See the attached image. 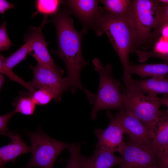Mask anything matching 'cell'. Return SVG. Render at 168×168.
Masks as SVG:
<instances>
[{
    "label": "cell",
    "mask_w": 168,
    "mask_h": 168,
    "mask_svg": "<svg viewBox=\"0 0 168 168\" xmlns=\"http://www.w3.org/2000/svg\"><path fill=\"white\" fill-rule=\"evenodd\" d=\"M124 161L122 157L117 156L113 153L97 148L91 157L81 155L80 158L81 168H111L119 165Z\"/></svg>",
    "instance_id": "obj_14"
},
{
    "label": "cell",
    "mask_w": 168,
    "mask_h": 168,
    "mask_svg": "<svg viewBox=\"0 0 168 168\" xmlns=\"http://www.w3.org/2000/svg\"><path fill=\"white\" fill-rule=\"evenodd\" d=\"M70 12L66 9L59 12L49 21L55 25L58 49L52 52L57 55L63 62L67 71L65 77L68 89L74 93L77 89L84 92L89 96L91 92L82 85L80 80L82 69L88 64L82 52V31L75 28Z\"/></svg>",
    "instance_id": "obj_1"
},
{
    "label": "cell",
    "mask_w": 168,
    "mask_h": 168,
    "mask_svg": "<svg viewBox=\"0 0 168 168\" xmlns=\"http://www.w3.org/2000/svg\"><path fill=\"white\" fill-rule=\"evenodd\" d=\"M27 135L32 154L28 163L22 168H53L58 156L70 144L53 139L41 130Z\"/></svg>",
    "instance_id": "obj_6"
},
{
    "label": "cell",
    "mask_w": 168,
    "mask_h": 168,
    "mask_svg": "<svg viewBox=\"0 0 168 168\" xmlns=\"http://www.w3.org/2000/svg\"><path fill=\"white\" fill-rule=\"evenodd\" d=\"M3 135L8 137L11 141L9 144L0 148V168H5L7 162H14L20 155L31 152L30 147L19 134L9 131Z\"/></svg>",
    "instance_id": "obj_13"
},
{
    "label": "cell",
    "mask_w": 168,
    "mask_h": 168,
    "mask_svg": "<svg viewBox=\"0 0 168 168\" xmlns=\"http://www.w3.org/2000/svg\"><path fill=\"white\" fill-rule=\"evenodd\" d=\"M168 73V63L142 64L130 65L128 70V75L136 74L142 78L148 77L163 78Z\"/></svg>",
    "instance_id": "obj_16"
},
{
    "label": "cell",
    "mask_w": 168,
    "mask_h": 168,
    "mask_svg": "<svg viewBox=\"0 0 168 168\" xmlns=\"http://www.w3.org/2000/svg\"><path fill=\"white\" fill-rule=\"evenodd\" d=\"M158 0H134L128 16L133 26L135 46L152 38L151 30L156 26L163 6Z\"/></svg>",
    "instance_id": "obj_5"
},
{
    "label": "cell",
    "mask_w": 168,
    "mask_h": 168,
    "mask_svg": "<svg viewBox=\"0 0 168 168\" xmlns=\"http://www.w3.org/2000/svg\"><path fill=\"white\" fill-rule=\"evenodd\" d=\"M80 146L75 144H70L68 147L70 154L65 168H81L80 163Z\"/></svg>",
    "instance_id": "obj_24"
},
{
    "label": "cell",
    "mask_w": 168,
    "mask_h": 168,
    "mask_svg": "<svg viewBox=\"0 0 168 168\" xmlns=\"http://www.w3.org/2000/svg\"><path fill=\"white\" fill-rule=\"evenodd\" d=\"M24 41L25 43L14 53L5 58V64L6 67L12 70L22 60L26 59L27 54L29 53L31 40L26 35Z\"/></svg>",
    "instance_id": "obj_20"
},
{
    "label": "cell",
    "mask_w": 168,
    "mask_h": 168,
    "mask_svg": "<svg viewBox=\"0 0 168 168\" xmlns=\"http://www.w3.org/2000/svg\"><path fill=\"white\" fill-rule=\"evenodd\" d=\"M161 33L162 35V37L168 40V25H166L162 28Z\"/></svg>",
    "instance_id": "obj_33"
},
{
    "label": "cell",
    "mask_w": 168,
    "mask_h": 168,
    "mask_svg": "<svg viewBox=\"0 0 168 168\" xmlns=\"http://www.w3.org/2000/svg\"><path fill=\"white\" fill-rule=\"evenodd\" d=\"M106 114L110 120L108 127L105 130L96 129L95 131L97 139L96 148L113 153L118 152L124 142V131L121 124L110 111H108Z\"/></svg>",
    "instance_id": "obj_10"
},
{
    "label": "cell",
    "mask_w": 168,
    "mask_h": 168,
    "mask_svg": "<svg viewBox=\"0 0 168 168\" xmlns=\"http://www.w3.org/2000/svg\"><path fill=\"white\" fill-rule=\"evenodd\" d=\"M15 6L6 0H0V13L3 14L7 10L14 8Z\"/></svg>",
    "instance_id": "obj_31"
},
{
    "label": "cell",
    "mask_w": 168,
    "mask_h": 168,
    "mask_svg": "<svg viewBox=\"0 0 168 168\" xmlns=\"http://www.w3.org/2000/svg\"><path fill=\"white\" fill-rule=\"evenodd\" d=\"M30 93L36 105H45L48 104L52 99L57 101H59L61 99V98L56 94L44 89H37Z\"/></svg>",
    "instance_id": "obj_22"
},
{
    "label": "cell",
    "mask_w": 168,
    "mask_h": 168,
    "mask_svg": "<svg viewBox=\"0 0 168 168\" xmlns=\"http://www.w3.org/2000/svg\"><path fill=\"white\" fill-rule=\"evenodd\" d=\"M97 0H68L63 1L81 21L82 31L85 33L89 28L93 29L101 12Z\"/></svg>",
    "instance_id": "obj_11"
},
{
    "label": "cell",
    "mask_w": 168,
    "mask_h": 168,
    "mask_svg": "<svg viewBox=\"0 0 168 168\" xmlns=\"http://www.w3.org/2000/svg\"><path fill=\"white\" fill-rule=\"evenodd\" d=\"M159 168V167H158V166H156L155 167H154L153 168Z\"/></svg>",
    "instance_id": "obj_36"
},
{
    "label": "cell",
    "mask_w": 168,
    "mask_h": 168,
    "mask_svg": "<svg viewBox=\"0 0 168 168\" xmlns=\"http://www.w3.org/2000/svg\"><path fill=\"white\" fill-rule=\"evenodd\" d=\"M133 85L142 93L157 96L159 94H168V78L151 77L143 80H136L132 77Z\"/></svg>",
    "instance_id": "obj_15"
},
{
    "label": "cell",
    "mask_w": 168,
    "mask_h": 168,
    "mask_svg": "<svg viewBox=\"0 0 168 168\" xmlns=\"http://www.w3.org/2000/svg\"><path fill=\"white\" fill-rule=\"evenodd\" d=\"M131 76L124 80L125 85L122 93L124 110L139 119L155 133L157 124L163 111L161 98L142 93L132 84Z\"/></svg>",
    "instance_id": "obj_3"
},
{
    "label": "cell",
    "mask_w": 168,
    "mask_h": 168,
    "mask_svg": "<svg viewBox=\"0 0 168 168\" xmlns=\"http://www.w3.org/2000/svg\"><path fill=\"white\" fill-rule=\"evenodd\" d=\"M137 55L138 57V62H143L151 57H156L160 58L165 61V63H168V53L165 54H160L154 51H146L138 50L137 52Z\"/></svg>",
    "instance_id": "obj_27"
},
{
    "label": "cell",
    "mask_w": 168,
    "mask_h": 168,
    "mask_svg": "<svg viewBox=\"0 0 168 168\" xmlns=\"http://www.w3.org/2000/svg\"><path fill=\"white\" fill-rule=\"evenodd\" d=\"M62 3V1L58 0H35L36 11L33 13L32 17L40 14L44 16L43 19L47 20L48 16H54L59 12L60 5Z\"/></svg>",
    "instance_id": "obj_19"
},
{
    "label": "cell",
    "mask_w": 168,
    "mask_h": 168,
    "mask_svg": "<svg viewBox=\"0 0 168 168\" xmlns=\"http://www.w3.org/2000/svg\"><path fill=\"white\" fill-rule=\"evenodd\" d=\"M154 51L162 54L168 53V40L161 37L154 46Z\"/></svg>",
    "instance_id": "obj_29"
},
{
    "label": "cell",
    "mask_w": 168,
    "mask_h": 168,
    "mask_svg": "<svg viewBox=\"0 0 168 168\" xmlns=\"http://www.w3.org/2000/svg\"><path fill=\"white\" fill-rule=\"evenodd\" d=\"M33 73V79L29 82L35 90L44 89L52 91L61 98L62 93L68 89L65 78L58 72L37 63L30 66Z\"/></svg>",
    "instance_id": "obj_8"
},
{
    "label": "cell",
    "mask_w": 168,
    "mask_h": 168,
    "mask_svg": "<svg viewBox=\"0 0 168 168\" xmlns=\"http://www.w3.org/2000/svg\"><path fill=\"white\" fill-rule=\"evenodd\" d=\"M92 63L100 77L98 91L91 114V118L95 119L100 110L111 109L120 111L124 106L120 89L121 83L113 78L111 64L104 66L97 58L93 59Z\"/></svg>",
    "instance_id": "obj_4"
},
{
    "label": "cell",
    "mask_w": 168,
    "mask_h": 168,
    "mask_svg": "<svg viewBox=\"0 0 168 168\" xmlns=\"http://www.w3.org/2000/svg\"><path fill=\"white\" fill-rule=\"evenodd\" d=\"M93 29L98 36L106 34L120 60L124 78L130 76L128 74L129 55L135 46V38L128 16H118L102 11Z\"/></svg>",
    "instance_id": "obj_2"
},
{
    "label": "cell",
    "mask_w": 168,
    "mask_h": 168,
    "mask_svg": "<svg viewBox=\"0 0 168 168\" xmlns=\"http://www.w3.org/2000/svg\"><path fill=\"white\" fill-rule=\"evenodd\" d=\"M161 99L162 105H165L167 108L166 110L164 112L168 114V94H164Z\"/></svg>",
    "instance_id": "obj_32"
},
{
    "label": "cell",
    "mask_w": 168,
    "mask_h": 168,
    "mask_svg": "<svg viewBox=\"0 0 168 168\" xmlns=\"http://www.w3.org/2000/svg\"><path fill=\"white\" fill-rule=\"evenodd\" d=\"M14 45L7 35L6 21L3 22L0 26V51L9 50L10 47Z\"/></svg>",
    "instance_id": "obj_25"
},
{
    "label": "cell",
    "mask_w": 168,
    "mask_h": 168,
    "mask_svg": "<svg viewBox=\"0 0 168 168\" xmlns=\"http://www.w3.org/2000/svg\"><path fill=\"white\" fill-rule=\"evenodd\" d=\"M167 25H168V4L162 7L157 24L152 33V38L158 35L162 28Z\"/></svg>",
    "instance_id": "obj_26"
},
{
    "label": "cell",
    "mask_w": 168,
    "mask_h": 168,
    "mask_svg": "<svg viewBox=\"0 0 168 168\" xmlns=\"http://www.w3.org/2000/svg\"><path fill=\"white\" fill-rule=\"evenodd\" d=\"M16 113L15 110L0 116V133L3 135L9 131L7 124L9 120L12 116Z\"/></svg>",
    "instance_id": "obj_28"
},
{
    "label": "cell",
    "mask_w": 168,
    "mask_h": 168,
    "mask_svg": "<svg viewBox=\"0 0 168 168\" xmlns=\"http://www.w3.org/2000/svg\"><path fill=\"white\" fill-rule=\"evenodd\" d=\"M118 152L124 160L118 168H152L158 166V157L152 144L124 142Z\"/></svg>",
    "instance_id": "obj_7"
},
{
    "label": "cell",
    "mask_w": 168,
    "mask_h": 168,
    "mask_svg": "<svg viewBox=\"0 0 168 168\" xmlns=\"http://www.w3.org/2000/svg\"><path fill=\"white\" fill-rule=\"evenodd\" d=\"M6 80L5 77L3 74H0V88H1L5 82Z\"/></svg>",
    "instance_id": "obj_34"
},
{
    "label": "cell",
    "mask_w": 168,
    "mask_h": 168,
    "mask_svg": "<svg viewBox=\"0 0 168 168\" xmlns=\"http://www.w3.org/2000/svg\"><path fill=\"white\" fill-rule=\"evenodd\" d=\"M121 124L124 133L128 135L130 141L138 143L150 145L155 133L139 119L124 109L115 115Z\"/></svg>",
    "instance_id": "obj_9"
},
{
    "label": "cell",
    "mask_w": 168,
    "mask_h": 168,
    "mask_svg": "<svg viewBox=\"0 0 168 168\" xmlns=\"http://www.w3.org/2000/svg\"><path fill=\"white\" fill-rule=\"evenodd\" d=\"M100 2L103 5L102 11L120 16L128 15L132 4L130 0H101Z\"/></svg>",
    "instance_id": "obj_18"
},
{
    "label": "cell",
    "mask_w": 168,
    "mask_h": 168,
    "mask_svg": "<svg viewBox=\"0 0 168 168\" xmlns=\"http://www.w3.org/2000/svg\"><path fill=\"white\" fill-rule=\"evenodd\" d=\"M5 58L2 54H0V73L4 74L10 79L13 80L26 88L30 92L32 93L36 90L31 86L29 82H26L8 68L6 66L5 63Z\"/></svg>",
    "instance_id": "obj_23"
},
{
    "label": "cell",
    "mask_w": 168,
    "mask_h": 168,
    "mask_svg": "<svg viewBox=\"0 0 168 168\" xmlns=\"http://www.w3.org/2000/svg\"><path fill=\"white\" fill-rule=\"evenodd\" d=\"M13 104L16 113H20L26 115H31L34 114L36 105L29 92L21 94Z\"/></svg>",
    "instance_id": "obj_21"
},
{
    "label": "cell",
    "mask_w": 168,
    "mask_h": 168,
    "mask_svg": "<svg viewBox=\"0 0 168 168\" xmlns=\"http://www.w3.org/2000/svg\"><path fill=\"white\" fill-rule=\"evenodd\" d=\"M158 1L165 4H168V0H158Z\"/></svg>",
    "instance_id": "obj_35"
},
{
    "label": "cell",
    "mask_w": 168,
    "mask_h": 168,
    "mask_svg": "<svg viewBox=\"0 0 168 168\" xmlns=\"http://www.w3.org/2000/svg\"><path fill=\"white\" fill-rule=\"evenodd\" d=\"M44 24L42 22L39 27L30 26V31L27 35L31 40L29 54L37 61V63L58 72L62 74L63 70L55 63L49 52V43L45 39L42 30Z\"/></svg>",
    "instance_id": "obj_12"
},
{
    "label": "cell",
    "mask_w": 168,
    "mask_h": 168,
    "mask_svg": "<svg viewBox=\"0 0 168 168\" xmlns=\"http://www.w3.org/2000/svg\"><path fill=\"white\" fill-rule=\"evenodd\" d=\"M152 145L157 156L168 148V114L164 112L157 124Z\"/></svg>",
    "instance_id": "obj_17"
},
{
    "label": "cell",
    "mask_w": 168,
    "mask_h": 168,
    "mask_svg": "<svg viewBox=\"0 0 168 168\" xmlns=\"http://www.w3.org/2000/svg\"><path fill=\"white\" fill-rule=\"evenodd\" d=\"M159 168H168V148L158 156Z\"/></svg>",
    "instance_id": "obj_30"
}]
</instances>
